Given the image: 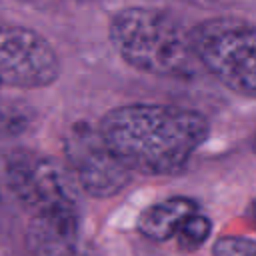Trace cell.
Masks as SVG:
<instances>
[{"mask_svg":"<svg viewBox=\"0 0 256 256\" xmlns=\"http://www.w3.org/2000/svg\"><path fill=\"white\" fill-rule=\"evenodd\" d=\"M96 126L118 160L146 176L180 172L210 134L204 114L148 102L112 108Z\"/></svg>","mask_w":256,"mask_h":256,"instance_id":"cell-1","label":"cell"},{"mask_svg":"<svg viewBox=\"0 0 256 256\" xmlns=\"http://www.w3.org/2000/svg\"><path fill=\"white\" fill-rule=\"evenodd\" d=\"M108 38L128 66L150 76L186 80L200 68L190 30L160 8L126 6L114 12Z\"/></svg>","mask_w":256,"mask_h":256,"instance_id":"cell-2","label":"cell"},{"mask_svg":"<svg viewBox=\"0 0 256 256\" xmlns=\"http://www.w3.org/2000/svg\"><path fill=\"white\" fill-rule=\"evenodd\" d=\"M4 176L10 192L34 222L78 236L80 188L64 162L30 148H16L4 160Z\"/></svg>","mask_w":256,"mask_h":256,"instance_id":"cell-3","label":"cell"},{"mask_svg":"<svg viewBox=\"0 0 256 256\" xmlns=\"http://www.w3.org/2000/svg\"><path fill=\"white\" fill-rule=\"evenodd\" d=\"M192 50L200 66L228 90L256 98V24L216 16L190 30Z\"/></svg>","mask_w":256,"mask_h":256,"instance_id":"cell-4","label":"cell"},{"mask_svg":"<svg viewBox=\"0 0 256 256\" xmlns=\"http://www.w3.org/2000/svg\"><path fill=\"white\" fill-rule=\"evenodd\" d=\"M62 150L74 182L92 198L116 196L132 178V172L110 150L98 126L86 120L74 122L66 130Z\"/></svg>","mask_w":256,"mask_h":256,"instance_id":"cell-5","label":"cell"},{"mask_svg":"<svg viewBox=\"0 0 256 256\" xmlns=\"http://www.w3.org/2000/svg\"><path fill=\"white\" fill-rule=\"evenodd\" d=\"M56 48L38 30L0 22V84L16 90H40L60 78Z\"/></svg>","mask_w":256,"mask_h":256,"instance_id":"cell-6","label":"cell"},{"mask_svg":"<svg viewBox=\"0 0 256 256\" xmlns=\"http://www.w3.org/2000/svg\"><path fill=\"white\" fill-rule=\"evenodd\" d=\"M198 210V204L186 196H172L148 206L138 218V232L152 242H166L176 236L182 222Z\"/></svg>","mask_w":256,"mask_h":256,"instance_id":"cell-7","label":"cell"},{"mask_svg":"<svg viewBox=\"0 0 256 256\" xmlns=\"http://www.w3.org/2000/svg\"><path fill=\"white\" fill-rule=\"evenodd\" d=\"M26 248L28 256H88V252L82 250L78 236L62 234L34 220L26 232Z\"/></svg>","mask_w":256,"mask_h":256,"instance_id":"cell-8","label":"cell"},{"mask_svg":"<svg viewBox=\"0 0 256 256\" xmlns=\"http://www.w3.org/2000/svg\"><path fill=\"white\" fill-rule=\"evenodd\" d=\"M210 232H212L210 218L204 216L200 210H196L182 222V226L178 228L174 238L182 250H198L208 240Z\"/></svg>","mask_w":256,"mask_h":256,"instance_id":"cell-9","label":"cell"},{"mask_svg":"<svg viewBox=\"0 0 256 256\" xmlns=\"http://www.w3.org/2000/svg\"><path fill=\"white\" fill-rule=\"evenodd\" d=\"M214 256H256V240L246 236H222L212 246Z\"/></svg>","mask_w":256,"mask_h":256,"instance_id":"cell-10","label":"cell"},{"mask_svg":"<svg viewBox=\"0 0 256 256\" xmlns=\"http://www.w3.org/2000/svg\"><path fill=\"white\" fill-rule=\"evenodd\" d=\"M248 216H250V220H252L254 226H256V200H252V204H250V208H248Z\"/></svg>","mask_w":256,"mask_h":256,"instance_id":"cell-11","label":"cell"},{"mask_svg":"<svg viewBox=\"0 0 256 256\" xmlns=\"http://www.w3.org/2000/svg\"><path fill=\"white\" fill-rule=\"evenodd\" d=\"M252 150L256 152V130H254V134H252Z\"/></svg>","mask_w":256,"mask_h":256,"instance_id":"cell-12","label":"cell"},{"mask_svg":"<svg viewBox=\"0 0 256 256\" xmlns=\"http://www.w3.org/2000/svg\"><path fill=\"white\" fill-rule=\"evenodd\" d=\"M0 90H2V84H0Z\"/></svg>","mask_w":256,"mask_h":256,"instance_id":"cell-13","label":"cell"}]
</instances>
